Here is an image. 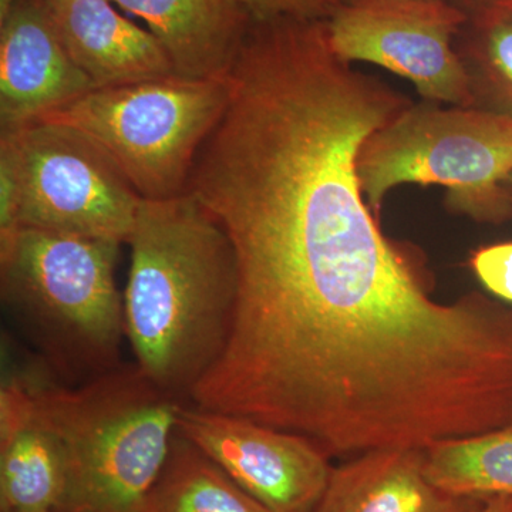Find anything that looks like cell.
Listing matches in <instances>:
<instances>
[{
	"label": "cell",
	"instance_id": "11",
	"mask_svg": "<svg viewBox=\"0 0 512 512\" xmlns=\"http://www.w3.org/2000/svg\"><path fill=\"white\" fill-rule=\"evenodd\" d=\"M67 52L96 86L114 87L175 76L157 37L110 0H47Z\"/></svg>",
	"mask_w": 512,
	"mask_h": 512
},
{
	"label": "cell",
	"instance_id": "3",
	"mask_svg": "<svg viewBox=\"0 0 512 512\" xmlns=\"http://www.w3.org/2000/svg\"><path fill=\"white\" fill-rule=\"evenodd\" d=\"M121 244L22 227L0 245L2 301L46 365L83 383L117 369L126 336Z\"/></svg>",
	"mask_w": 512,
	"mask_h": 512
},
{
	"label": "cell",
	"instance_id": "23",
	"mask_svg": "<svg viewBox=\"0 0 512 512\" xmlns=\"http://www.w3.org/2000/svg\"><path fill=\"white\" fill-rule=\"evenodd\" d=\"M491 8L503 10L504 13H507V15L512 18V0H501L500 3H497L495 6H491Z\"/></svg>",
	"mask_w": 512,
	"mask_h": 512
},
{
	"label": "cell",
	"instance_id": "15",
	"mask_svg": "<svg viewBox=\"0 0 512 512\" xmlns=\"http://www.w3.org/2000/svg\"><path fill=\"white\" fill-rule=\"evenodd\" d=\"M426 471L448 493L477 498L512 495V423L426 448Z\"/></svg>",
	"mask_w": 512,
	"mask_h": 512
},
{
	"label": "cell",
	"instance_id": "22",
	"mask_svg": "<svg viewBox=\"0 0 512 512\" xmlns=\"http://www.w3.org/2000/svg\"><path fill=\"white\" fill-rule=\"evenodd\" d=\"M18 3V0H0V22L8 18L10 10Z\"/></svg>",
	"mask_w": 512,
	"mask_h": 512
},
{
	"label": "cell",
	"instance_id": "25",
	"mask_svg": "<svg viewBox=\"0 0 512 512\" xmlns=\"http://www.w3.org/2000/svg\"><path fill=\"white\" fill-rule=\"evenodd\" d=\"M343 2H345V0H343Z\"/></svg>",
	"mask_w": 512,
	"mask_h": 512
},
{
	"label": "cell",
	"instance_id": "12",
	"mask_svg": "<svg viewBox=\"0 0 512 512\" xmlns=\"http://www.w3.org/2000/svg\"><path fill=\"white\" fill-rule=\"evenodd\" d=\"M146 22L184 79H228L254 18L244 0H110Z\"/></svg>",
	"mask_w": 512,
	"mask_h": 512
},
{
	"label": "cell",
	"instance_id": "21",
	"mask_svg": "<svg viewBox=\"0 0 512 512\" xmlns=\"http://www.w3.org/2000/svg\"><path fill=\"white\" fill-rule=\"evenodd\" d=\"M451 2L467 10L468 13H473L477 12V10L491 8V6L500 3L501 0H451Z\"/></svg>",
	"mask_w": 512,
	"mask_h": 512
},
{
	"label": "cell",
	"instance_id": "13",
	"mask_svg": "<svg viewBox=\"0 0 512 512\" xmlns=\"http://www.w3.org/2000/svg\"><path fill=\"white\" fill-rule=\"evenodd\" d=\"M487 500L437 487L426 450L380 448L333 468L315 512H477Z\"/></svg>",
	"mask_w": 512,
	"mask_h": 512
},
{
	"label": "cell",
	"instance_id": "17",
	"mask_svg": "<svg viewBox=\"0 0 512 512\" xmlns=\"http://www.w3.org/2000/svg\"><path fill=\"white\" fill-rule=\"evenodd\" d=\"M468 266L488 295L512 305V241L474 249Z\"/></svg>",
	"mask_w": 512,
	"mask_h": 512
},
{
	"label": "cell",
	"instance_id": "24",
	"mask_svg": "<svg viewBox=\"0 0 512 512\" xmlns=\"http://www.w3.org/2000/svg\"><path fill=\"white\" fill-rule=\"evenodd\" d=\"M504 190L507 192L508 198H510V202L512 205V173L510 174V177L505 180L504 183Z\"/></svg>",
	"mask_w": 512,
	"mask_h": 512
},
{
	"label": "cell",
	"instance_id": "5",
	"mask_svg": "<svg viewBox=\"0 0 512 512\" xmlns=\"http://www.w3.org/2000/svg\"><path fill=\"white\" fill-rule=\"evenodd\" d=\"M229 96V77H165L94 89L35 123L72 128L113 161L141 198L168 200L187 192L198 151Z\"/></svg>",
	"mask_w": 512,
	"mask_h": 512
},
{
	"label": "cell",
	"instance_id": "1",
	"mask_svg": "<svg viewBox=\"0 0 512 512\" xmlns=\"http://www.w3.org/2000/svg\"><path fill=\"white\" fill-rule=\"evenodd\" d=\"M127 244L124 323L136 365L190 403L231 336L238 298L234 248L190 192L143 198Z\"/></svg>",
	"mask_w": 512,
	"mask_h": 512
},
{
	"label": "cell",
	"instance_id": "10",
	"mask_svg": "<svg viewBox=\"0 0 512 512\" xmlns=\"http://www.w3.org/2000/svg\"><path fill=\"white\" fill-rule=\"evenodd\" d=\"M66 483L59 439L40 412L29 375L0 389V512H55Z\"/></svg>",
	"mask_w": 512,
	"mask_h": 512
},
{
	"label": "cell",
	"instance_id": "14",
	"mask_svg": "<svg viewBox=\"0 0 512 512\" xmlns=\"http://www.w3.org/2000/svg\"><path fill=\"white\" fill-rule=\"evenodd\" d=\"M148 512L271 511L177 431L163 471L148 498Z\"/></svg>",
	"mask_w": 512,
	"mask_h": 512
},
{
	"label": "cell",
	"instance_id": "2",
	"mask_svg": "<svg viewBox=\"0 0 512 512\" xmlns=\"http://www.w3.org/2000/svg\"><path fill=\"white\" fill-rule=\"evenodd\" d=\"M30 377L66 464L55 512H148L185 402L137 365L119 366L76 387L37 373Z\"/></svg>",
	"mask_w": 512,
	"mask_h": 512
},
{
	"label": "cell",
	"instance_id": "9",
	"mask_svg": "<svg viewBox=\"0 0 512 512\" xmlns=\"http://www.w3.org/2000/svg\"><path fill=\"white\" fill-rule=\"evenodd\" d=\"M96 89L67 52L47 0H18L0 22V128L35 123Z\"/></svg>",
	"mask_w": 512,
	"mask_h": 512
},
{
	"label": "cell",
	"instance_id": "19",
	"mask_svg": "<svg viewBox=\"0 0 512 512\" xmlns=\"http://www.w3.org/2000/svg\"><path fill=\"white\" fill-rule=\"evenodd\" d=\"M254 20L281 18L326 20L343 0H244Z\"/></svg>",
	"mask_w": 512,
	"mask_h": 512
},
{
	"label": "cell",
	"instance_id": "20",
	"mask_svg": "<svg viewBox=\"0 0 512 512\" xmlns=\"http://www.w3.org/2000/svg\"><path fill=\"white\" fill-rule=\"evenodd\" d=\"M477 512H512V495H497L488 498Z\"/></svg>",
	"mask_w": 512,
	"mask_h": 512
},
{
	"label": "cell",
	"instance_id": "6",
	"mask_svg": "<svg viewBox=\"0 0 512 512\" xmlns=\"http://www.w3.org/2000/svg\"><path fill=\"white\" fill-rule=\"evenodd\" d=\"M2 136L18 158L20 228L127 244L143 198L99 147L72 128L49 123Z\"/></svg>",
	"mask_w": 512,
	"mask_h": 512
},
{
	"label": "cell",
	"instance_id": "4",
	"mask_svg": "<svg viewBox=\"0 0 512 512\" xmlns=\"http://www.w3.org/2000/svg\"><path fill=\"white\" fill-rule=\"evenodd\" d=\"M373 214L400 185H439L444 207L478 224L512 220V116L478 107L410 104L366 138L356 160Z\"/></svg>",
	"mask_w": 512,
	"mask_h": 512
},
{
	"label": "cell",
	"instance_id": "16",
	"mask_svg": "<svg viewBox=\"0 0 512 512\" xmlns=\"http://www.w3.org/2000/svg\"><path fill=\"white\" fill-rule=\"evenodd\" d=\"M456 49L474 106L512 116V18L498 8L470 13Z\"/></svg>",
	"mask_w": 512,
	"mask_h": 512
},
{
	"label": "cell",
	"instance_id": "7",
	"mask_svg": "<svg viewBox=\"0 0 512 512\" xmlns=\"http://www.w3.org/2000/svg\"><path fill=\"white\" fill-rule=\"evenodd\" d=\"M468 18L451 0H345L326 28L343 62L383 67L409 80L424 101L473 107L456 49Z\"/></svg>",
	"mask_w": 512,
	"mask_h": 512
},
{
	"label": "cell",
	"instance_id": "8",
	"mask_svg": "<svg viewBox=\"0 0 512 512\" xmlns=\"http://www.w3.org/2000/svg\"><path fill=\"white\" fill-rule=\"evenodd\" d=\"M177 431L271 512H315L335 468L308 437L191 403Z\"/></svg>",
	"mask_w": 512,
	"mask_h": 512
},
{
	"label": "cell",
	"instance_id": "18",
	"mask_svg": "<svg viewBox=\"0 0 512 512\" xmlns=\"http://www.w3.org/2000/svg\"><path fill=\"white\" fill-rule=\"evenodd\" d=\"M20 174L15 147L9 137H0V245H5L18 232Z\"/></svg>",
	"mask_w": 512,
	"mask_h": 512
}]
</instances>
